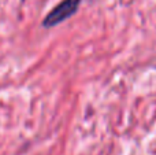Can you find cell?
Masks as SVG:
<instances>
[{"label": "cell", "instance_id": "1", "mask_svg": "<svg viewBox=\"0 0 156 155\" xmlns=\"http://www.w3.org/2000/svg\"><path fill=\"white\" fill-rule=\"evenodd\" d=\"M81 4V0H62L58 5H55L48 15L43 19V26L44 27H54L56 25L65 22L70 16L78 11Z\"/></svg>", "mask_w": 156, "mask_h": 155}]
</instances>
